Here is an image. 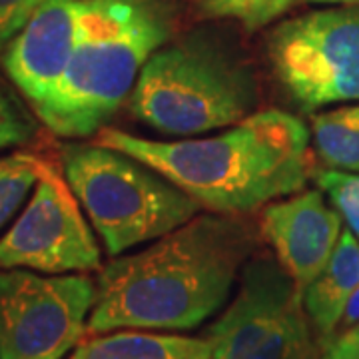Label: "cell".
Wrapping results in <instances>:
<instances>
[{"label": "cell", "instance_id": "7", "mask_svg": "<svg viewBox=\"0 0 359 359\" xmlns=\"http://www.w3.org/2000/svg\"><path fill=\"white\" fill-rule=\"evenodd\" d=\"M94 302L84 273L0 269V359H62L84 339Z\"/></svg>", "mask_w": 359, "mask_h": 359}, {"label": "cell", "instance_id": "4", "mask_svg": "<svg viewBox=\"0 0 359 359\" xmlns=\"http://www.w3.org/2000/svg\"><path fill=\"white\" fill-rule=\"evenodd\" d=\"M259 86L240 52L208 30L160 46L142 68L130 108L166 136H202L254 114Z\"/></svg>", "mask_w": 359, "mask_h": 359}, {"label": "cell", "instance_id": "8", "mask_svg": "<svg viewBox=\"0 0 359 359\" xmlns=\"http://www.w3.org/2000/svg\"><path fill=\"white\" fill-rule=\"evenodd\" d=\"M306 313L304 292L280 259L250 257L233 302L208 334L214 359H308Z\"/></svg>", "mask_w": 359, "mask_h": 359}, {"label": "cell", "instance_id": "21", "mask_svg": "<svg viewBox=\"0 0 359 359\" xmlns=\"http://www.w3.org/2000/svg\"><path fill=\"white\" fill-rule=\"evenodd\" d=\"M344 320H346L347 325H355V323H359V287L351 294L349 302H347Z\"/></svg>", "mask_w": 359, "mask_h": 359}, {"label": "cell", "instance_id": "10", "mask_svg": "<svg viewBox=\"0 0 359 359\" xmlns=\"http://www.w3.org/2000/svg\"><path fill=\"white\" fill-rule=\"evenodd\" d=\"M84 8L86 0H50L6 44L4 72L32 108L50 96L65 74L76 46Z\"/></svg>", "mask_w": 359, "mask_h": 359}, {"label": "cell", "instance_id": "19", "mask_svg": "<svg viewBox=\"0 0 359 359\" xmlns=\"http://www.w3.org/2000/svg\"><path fill=\"white\" fill-rule=\"evenodd\" d=\"M46 2L50 0H0V50Z\"/></svg>", "mask_w": 359, "mask_h": 359}, {"label": "cell", "instance_id": "9", "mask_svg": "<svg viewBox=\"0 0 359 359\" xmlns=\"http://www.w3.org/2000/svg\"><path fill=\"white\" fill-rule=\"evenodd\" d=\"M88 273L100 269V248L68 180L44 162L34 194L0 238V269Z\"/></svg>", "mask_w": 359, "mask_h": 359}, {"label": "cell", "instance_id": "12", "mask_svg": "<svg viewBox=\"0 0 359 359\" xmlns=\"http://www.w3.org/2000/svg\"><path fill=\"white\" fill-rule=\"evenodd\" d=\"M359 287V242L353 231H341L334 254L320 276L304 292V306L309 320L325 337L334 334L344 320L351 294Z\"/></svg>", "mask_w": 359, "mask_h": 359}, {"label": "cell", "instance_id": "17", "mask_svg": "<svg viewBox=\"0 0 359 359\" xmlns=\"http://www.w3.org/2000/svg\"><path fill=\"white\" fill-rule=\"evenodd\" d=\"M320 190L327 194L347 228L359 238V174L344 170H323L316 174Z\"/></svg>", "mask_w": 359, "mask_h": 359}, {"label": "cell", "instance_id": "6", "mask_svg": "<svg viewBox=\"0 0 359 359\" xmlns=\"http://www.w3.org/2000/svg\"><path fill=\"white\" fill-rule=\"evenodd\" d=\"M268 58L302 110L359 100V4L283 20L269 32Z\"/></svg>", "mask_w": 359, "mask_h": 359}, {"label": "cell", "instance_id": "16", "mask_svg": "<svg viewBox=\"0 0 359 359\" xmlns=\"http://www.w3.org/2000/svg\"><path fill=\"white\" fill-rule=\"evenodd\" d=\"M295 0H202L208 14L216 18H231L248 30H259L285 14Z\"/></svg>", "mask_w": 359, "mask_h": 359}, {"label": "cell", "instance_id": "22", "mask_svg": "<svg viewBox=\"0 0 359 359\" xmlns=\"http://www.w3.org/2000/svg\"><path fill=\"white\" fill-rule=\"evenodd\" d=\"M308 4H332V6H346V4H359V0H304Z\"/></svg>", "mask_w": 359, "mask_h": 359}, {"label": "cell", "instance_id": "13", "mask_svg": "<svg viewBox=\"0 0 359 359\" xmlns=\"http://www.w3.org/2000/svg\"><path fill=\"white\" fill-rule=\"evenodd\" d=\"M68 359H214V351L208 339L116 330L82 341Z\"/></svg>", "mask_w": 359, "mask_h": 359}, {"label": "cell", "instance_id": "15", "mask_svg": "<svg viewBox=\"0 0 359 359\" xmlns=\"http://www.w3.org/2000/svg\"><path fill=\"white\" fill-rule=\"evenodd\" d=\"M44 160L32 152L0 156V231L14 218L28 192L36 186Z\"/></svg>", "mask_w": 359, "mask_h": 359}, {"label": "cell", "instance_id": "11", "mask_svg": "<svg viewBox=\"0 0 359 359\" xmlns=\"http://www.w3.org/2000/svg\"><path fill=\"white\" fill-rule=\"evenodd\" d=\"M262 231L273 245L280 264L306 292L341 238V216L325 205L318 190H308L269 204L262 216Z\"/></svg>", "mask_w": 359, "mask_h": 359}, {"label": "cell", "instance_id": "20", "mask_svg": "<svg viewBox=\"0 0 359 359\" xmlns=\"http://www.w3.org/2000/svg\"><path fill=\"white\" fill-rule=\"evenodd\" d=\"M321 359H359V325L327 344Z\"/></svg>", "mask_w": 359, "mask_h": 359}, {"label": "cell", "instance_id": "18", "mask_svg": "<svg viewBox=\"0 0 359 359\" xmlns=\"http://www.w3.org/2000/svg\"><path fill=\"white\" fill-rule=\"evenodd\" d=\"M34 122L0 82V148L25 146L34 136Z\"/></svg>", "mask_w": 359, "mask_h": 359}, {"label": "cell", "instance_id": "5", "mask_svg": "<svg viewBox=\"0 0 359 359\" xmlns=\"http://www.w3.org/2000/svg\"><path fill=\"white\" fill-rule=\"evenodd\" d=\"M65 176L112 257L198 216L192 196L134 156L102 144H66Z\"/></svg>", "mask_w": 359, "mask_h": 359}, {"label": "cell", "instance_id": "3", "mask_svg": "<svg viewBox=\"0 0 359 359\" xmlns=\"http://www.w3.org/2000/svg\"><path fill=\"white\" fill-rule=\"evenodd\" d=\"M170 34L172 16L160 0H86L70 62L36 118L70 140L106 128Z\"/></svg>", "mask_w": 359, "mask_h": 359}, {"label": "cell", "instance_id": "2", "mask_svg": "<svg viewBox=\"0 0 359 359\" xmlns=\"http://www.w3.org/2000/svg\"><path fill=\"white\" fill-rule=\"evenodd\" d=\"M94 142L138 158L218 214L254 212L299 192L309 174L308 128L278 108L254 112L208 138L162 142L102 128Z\"/></svg>", "mask_w": 359, "mask_h": 359}, {"label": "cell", "instance_id": "1", "mask_svg": "<svg viewBox=\"0 0 359 359\" xmlns=\"http://www.w3.org/2000/svg\"><path fill=\"white\" fill-rule=\"evenodd\" d=\"M256 236L236 214H198L142 252L112 259L96 280L88 334L194 330L230 297Z\"/></svg>", "mask_w": 359, "mask_h": 359}, {"label": "cell", "instance_id": "14", "mask_svg": "<svg viewBox=\"0 0 359 359\" xmlns=\"http://www.w3.org/2000/svg\"><path fill=\"white\" fill-rule=\"evenodd\" d=\"M311 132L325 166L359 172V106H346L311 118Z\"/></svg>", "mask_w": 359, "mask_h": 359}]
</instances>
